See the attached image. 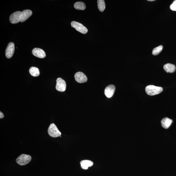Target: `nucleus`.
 Listing matches in <instances>:
<instances>
[{
  "instance_id": "f257e3e1",
  "label": "nucleus",
  "mask_w": 176,
  "mask_h": 176,
  "mask_svg": "<svg viewBox=\"0 0 176 176\" xmlns=\"http://www.w3.org/2000/svg\"><path fill=\"white\" fill-rule=\"evenodd\" d=\"M145 92L148 95L154 96L162 92L163 88L161 87L156 86L153 85L147 86L145 88Z\"/></svg>"
},
{
  "instance_id": "f03ea898",
  "label": "nucleus",
  "mask_w": 176,
  "mask_h": 176,
  "mask_svg": "<svg viewBox=\"0 0 176 176\" xmlns=\"http://www.w3.org/2000/svg\"><path fill=\"white\" fill-rule=\"evenodd\" d=\"M31 160V157L29 155L22 154L16 159V162L20 165H25L29 163Z\"/></svg>"
},
{
  "instance_id": "7ed1b4c3",
  "label": "nucleus",
  "mask_w": 176,
  "mask_h": 176,
  "mask_svg": "<svg viewBox=\"0 0 176 176\" xmlns=\"http://www.w3.org/2000/svg\"><path fill=\"white\" fill-rule=\"evenodd\" d=\"M48 131L49 135L52 137H58L62 135V133L58 130L57 126L54 123L51 124L49 126Z\"/></svg>"
},
{
  "instance_id": "20e7f679",
  "label": "nucleus",
  "mask_w": 176,
  "mask_h": 176,
  "mask_svg": "<svg viewBox=\"0 0 176 176\" xmlns=\"http://www.w3.org/2000/svg\"><path fill=\"white\" fill-rule=\"evenodd\" d=\"M72 27L74 28L77 31L83 34L88 32V29L81 23L76 21H72L71 23Z\"/></svg>"
},
{
  "instance_id": "39448f33",
  "label": "nucleus",
  "mask_w": 176,
  "mask_h": 176,
  "mask_svg": "<svg viewBox=\"0 0 176 176\" xmlns=\"http://www.w3.org/2000/svg\"><path fill=\"white\" fill-rule=\"evenodd\" d=\"M56 88V90L60 92H64L66 90V83L64 80L62 78H58L57 80Z\"/></svg>"
},
{
  "instance_id": "423d86ee",
  "label": "nucleus",
  "mask_w": 176,
  "mask_h": 176,
  "mask_svg": "<svg viewBox=\"0 0 176 176\" xmlns=\"http://www.w3.org/2000/svg\"><path fill=\"white\" fill-rule=\"evenodd\" d=\"M22 12L18 11L12 14L10 16L9 19L10 22L13 24L17 23L20 22L21 15Z\"/></svg>"
},
{
  "instance_id": "0eeeda50",
  "label": "nucleus",
  "mask_w": 176,
  "mask_h": 176,
  "mask_svg": "<svg viewBox=\"0 0 176 176\" xmlns=\"http://www.w3.org/2000/svg\"><path fill=\"white\" fill-rule=\"evenodd\" d=\"M74 77L78 83H84L88 81L87 77L82 72H76L74 75Z\"/></svg>"
},
{
  "instance_id": "6e6552de",
  "label": "nucleus",
  "mask_w": 176,
  "mask_h": 176,
  "mask_svg": "<svg viewBox=\"0 0 176 176\" xmlns=\"http://www.w3.org/2000/svg\"><path fill=\"white\" fill-rule=\"evenodd\" d=\"M15 50V44L12 42L9 43L6 49L5 55L6 57L10 58L13 56Z\"/></svg>"
},
{
  "instance_id": "1a4fd4ad",
  "label": "nucleus",
  "mask_w": 176,
  "mask_h": 176,
  "mask_svg": "<svg viewBox=\"0 0 176 176\" xmlns=\"http://www.w3.org/2000/svg\"><path fill=\"white\" fill-rule=\"evenodd\" d=\"M115 89V86L114 85L110 84L104 90L105 95L108 98H111L114 94Z\"/></svg>"
},
{
  "instance_id": "9d476101",
  "label": "nucleus",
  "mask_w": 176,
  "mask_h": 176,
  "mask_svg": "<svg viewBox=\"0 0 176 176\" xmlns=\"http://www.w3.org/2000/svg\"><path fill=\"white\" fill-rule=\"evenodd\" d=\"M33 54L35 57L43 58L46 57V54L43 50L39 48H35L32 51Z\"/></svg>"
},
{
  "instance_id": "9b49d317",
  "label": "nucleus",
  "mask_w": 176,
  "mask_h": 176,
  "mask_svg": "<svg viewBox=\"0 0 176 176\" xmlns=\"http://www.w3.org/2000/svg\"><path fill=\"white\" fill-rule=\"evenodd\" d=\"M32 14V11L29 10H23L22 12L21 15L20 22H23L26 20L31 16Z\"/></svg>"
},
{
  "instance_id": "f8f14e48",
  "label": "nucleus",
  "mask_w": 176,
  "mask_h": 176,
  "mask_svg": "<svg viewBox=\"0 0 176 176\" xmlns=\"http://www.w3.org/2000/svg\"><path fill=\"white\" fill-rule=\"evenodd\" d=\"M172 121V119L168 117H165L162 119L161 122V126L164 128L167 129L169 127Z\"/></svg>"
},
{
  "instance_id": "ddd939ff",
  "label": "nucleus",
  "mask_w": 176,
  "mask_h": 176,
  "mask_svg": "<svg viewBox=\"0 0 176 176\" xmlns=\"http://www.w3.org/2000/svg\"><path fill=\"white\" fill-rule=\"evenodd\" d=\"M80 164L82 169L84 170H87L88 169L89 167H90L93 165V163L90 161L85 160L81 161Z\"/></svg>"
},
{
  "instance_id": "4468645a",
  "label": "nucleus",
  "mask_w": 176,
  "mask_h": 176,
  "mask_svg": "<svg viewBox=\"0 0 176 176\" xmlns=\"http://www.w3.org/2000/svg\"><path fill=\"white\" fill-rule=\"evenodd\" d=\"M163 68L167 72L173 73L175 71L176 68L175 65L167 63L164 66Z\"/></svg>"
},
{
  "instance_id": "2eb2a0df",
  "label": "nucleus",
  "mask_w": 176,
  "mask_h": 176,
  "mask_svg": "<svg viewBox=\"0 0 176 176\" xmlns=\"http://www.w3.org/2000/svg\"><path fill=\"white\" fill-rule=\"evenodd\" d=\"M74 7L78 10H84L86 8L85 4L83 2L79 1L74 4Z\"/></svg>"
},
{
  "instance_id": "dca6fc26",
  "label": "nucleus",
  "mask_w": 176,
  "mask_h": 176,
  "mask_svg": "<svg viewBox=\"0 0 176 176\" xmlns=\"http://www.w3.org/2000/svg\"><path fill=\"white\" fill-rule=\"evenodd\" d=\"M29 72L30 74L33 77L38 76L40 74L39 69L37 68L34 67L30 68Z\"/></svg>"
},
{
  "instance_id": "f3484780",
  "label": "nucleus",
  "mask_w": 176,
  "mask_h": 176,
  "mask_svg": "<svg viewBox=\"0 0 176 176\" xmlns=\"http://www.w3.org/2000/svg\"><path fill=\"white\" fill-rule=\"evenodd\" d=\"M98 9L101 12H103L105 8V4L104 0H98Z\"/></svg>"
},
{
  "instance_id": "a211bd4d",
  "label": "nucleus",
  "mask_w": 176,
  "mask_h": 176,
  "mask_svg": "<svg viewBox=\"0 0 176 176\" xmlns=\"http://www.w3.org/2000/svg\"><path fill=\"white\" fill-rule=\"evenodd\" d=\"M163 49V46H160L155 48L153 50L152 54L154 56L159 55L162 51Z\"/></svg>"
},
{
  "instance_id": "6ab92c4d",
  "label": "nucleus",
  "mask_w": 176,
  "mask_h": 176,
  "mask_svg": "<svg viewBox=\"0 0 176 176\" xmlns=\"http://www.w3.org/2000/svg\"><path fill=\"white\" fill-rule=\"evenodd\" d=\"M170 8L171 10L173 11H176V0L173 2L171 5Z\"/></svg>"
},
{
  "instance_id": "aec40b11",
  "label": "nucleus",
  "mask_w": 176,
  "mask_h": 176,
  "mask_svg": "<svg viewBox=\"0 0 176 176\" xmlns=\"http://www.w3.org/2000/svg\"><path fill=\"white\" fill-rule=\"evenodd\" d=\"M4 117V115L3 113L1 112H0V118L1 119L3 118Z\"/></svg>"
},
{
  "instance_id": "412c9836",
  "label": "nucleus",
  "mask_w": 176,
  "mask_h": 176,
  "mask_svg": "<svg viewBox=\"0 0 176 176\" xmlns=\"http://www.w3.org/2000/svg\"><path fill=\"white\" fill-rule=\"evenodd\" d=\"M155 1V0H148V1Z\"/></svg>"
}]
</instances>
